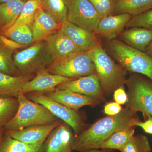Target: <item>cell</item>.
<instances>
[{
  "instance_id": "cell-1",
  "label": "cell",
  "mask_w": 152,
  "mask_h": 152,
  "mask_svg": "<svg viewBox=\"0 0 152 152\" xmlns=\"http://www.w3.org/2000/svg\"><path fill=\"white\" fill-rule=\"evenodd\" d=\"M136 113L128 108L118 115L101 119L77 135L74 136L73 151L81 152L100 149L102 144L114 133L131 126L130 123L136 116Z\"/></svg>"
},
{
  "instance_id": "cell-2",
  "label": "cell",
  "mask_w": 152,
  "mask_h": 152,
  "mask_svg": "<svg viewBox=\"0 0 152 152\" xmlns=\"http://www.w3.org/2000/svg\"><path fill=\"white\" fill-rule=\"evenodd\" d=\"M18 99L19 106L16 114L5 126V130H22L33 126L50 124L59 120L45 107L31 101L23 93Z\"/></svg>"
},
{
  "instance_id": "cell-3",
  "label": "cell",
  "mask_w": 152,
  "mask_h": 152,
  "mask_svg": "<svg viewBox=\"0 0 152 152\" xmlns=\"http://www.w3.org/2000/svg\"><path fill=\"white\" fill-rule=\"evenodd\" d=\"M103 91L111 94L126 84V72L108 55L101 44L90 50Z\"/></svg>"
},
{
  "instance_id": "cell-4",
  "label": "cell",
  "mask_w": 152,
  "mask_h": 152,
  "mask_svg": "<svg viewBox=\"0 0 152 152\" xmlns=\"http://www.w3.org/2000/svg\"><path fill=\"white\" fill-rule=\"evenodd\" d=\"M109 47L112 56L125 70L145 76L152 82V56L128 45L122 41L111 40Z\"/></svg>"
},
{
  "instance_id": "cell-5",
  "label": "cell",
  "mask_w": 152,
  "mask_h": 152,
  "mask_svg": "<svg viewBox=\"0 0 152 152\" xmlns=\"http://www.w3.org/2000/svg\"><path fill=\"white\" fill-rule=\"evenodd\" d=\"M45 70L50 73L72 79L96 73L90 50L77 53L53 62Z\"/></svg>"
},
{
  "instance_id": "cell-6",
  "label": "cell",
  "mask_w": 152,
  "mask_h": 152,
  "mask_svg": "<svg viewBox=\"0 0 152 152\" xmlns=\"http://www.w3.org/2000/svg\"><path fill=\"white\" fill-rule=\"evenodd\" d=\"M13 61L22 75L37 74L45 69L53 62L45 40L39 41L31 46L16 52L14 55Z\"/></svg>"
},
{
  "instance_id": "cell-7",
  "label": "cell",
  "mask_w": 152,
  "mask_h": 152,
  "mask_svg": "<svg viewBox=\"0 0 152 152\" xmlns=\"http://www.w3.org/2000/svg\"><path fill=\"white\" fill-rule=\"evenodd\" d=\"M127 108L136 113L141 112L144 116H152V82L138 75L127 79Z\"/></svg>"
},
{
  "instance_id": "cell-8",
  "label": "cell",
  "mask_w": 152,
  "mask_h": 152,
  "mask_svg": "<svg viewBox=\"0 0 152 152\" xmlns=\"http://www.w3.org/2000/svg\"><path fill=\"white\" fill-rule=\"evenodd\" d=\"M26 96L31 101L42 105L58 118L69 125L77 135L84 130L85 124L77 111L69 108L42 93L31 92Z\"/></svg>"
},
{
  "instance_id": "cell-9",
  "label": "cell",
  "mask_w": 152,
  "mask_h": 152,
  "mask_svg": "<svg viewBox=\"0 0 152 152\" xmlns=\"http://www.w3.org/2000/svg\"><path fill=\"white\" fill-rule=\"evenodd\" d=\"M67 7V20L94 33L101 19L89 0H68Z\"/></svg>"
},
{
  "instance_id": "cell-10",
  "label": "cell",
  "mask_w": 152,
  "mask_h": 152,
  "mask_svg": "<svg viewBox=\"0 0 152 152\" xmlns=\"http://www.w3.org/2000/svg\"><path fill=\"white\" fill-rule=\"evenodd\" d=\"M46 46L53 62L77 53L84 52L60 29L52 33L45 40Z\"/></svg>"
},
{
  "instance_id": "cell-11",
  "label": "cell",
  "mask_w": 152,
  "mask_h": 152,
  "mask_svg": "<svg viewBox=\"0 0 152 152\" xmlns=\"http://www.w3.org/2000/svg\"><path fill=\"white\" fill-rule=\"evenodd\" d=\"M56 88L79 93L98 100L102 98L103 91L97 73L63 83Z\"/></svg>"
},
{
  "instance_id": "cell-12",
  "label": "cell",
  "mask_w": 152,
  "mask_h": 152,
  "mask_svg": "<svg viewBox=\"0 0 152 152\" xmlns=\"http://www.w3.org/2000/svg\"><path fill=\"white\" fill-rule=\"evenodd\" d=\"M75 79L69 78L58 75H53L45 69L37 73L35 77L25 84L23 93L24 94L31 92L42 94L54 91L58 85Z\"/></svg>"
},
{
  "instance_id": "cell-13",
  "label": "cell",
  "mask_w": 152,
  "mask_h": 152,
  "mask_svg": "<svg viewBox=\"0 0 152 152\" xmlns=\"http://www.w3.org/2000/svg\"><path fill=\"white\" fill-rule=\"evenodd\" d=\"M70 128L64 122L55 128L44 143V152H72L74 136Z\"/></svg>"
},
{
  "instance_id": "cell-14",
  "label": "cell",
  "mask_w": 152,
  "mask_h": 152,
  "mask_svg": "<svg viewBox=\"0 0 152 152\" xmlns=\"http://www.w3.org/2000/svg\"><path fill=\"white\" fill-rule=\"evenodd\" d=\"M60 30L83 51L91 50L101 44L94 33L86 31L67 20L61 25Z\"/></svg>"
},
{
  "instance_id": "cell-15",
  "label": "cell",
  "mask_w": 152,
  "mask_h": 152,
  "mask_svg": "<svg viewBox=\"0 0 152 152\" xmlns=\"http://www.w3.org/2000/svg\"><path fill=\"white\" fill-rule=\"evenodd\" d=\"M62 123L61 119L50 124L29 127L22 130L6 131L13 138L28 144H44L55 128Z\"/></svg>"
},
{
  "instance_id": "cell-16",
  "label": "cell",
  "mask_w": 152,
  "mask_h": 152,
  "mask_svg": "<svg viewBox=\"0 0 152 152\" xmlns=\"http://www.w3.org/2000/svg\"><path fill=\"white\" fill-rule=\"evenodd\" d=\"M132 17L127 14L105 17L100 20L94 33L110 40L114 39L123 31Z\"/></svg>"
},
{
  "instance_id": "cell-17",
  "label": "cell",
  "mask_w": 152,
  "mask_h": 152,
  "mask_svg": "<svg viewBox=\"0 0 152 152\" xmlns=\"http://www.w3.org/2000/svg\"><path fill=\"white\" fill-rule=\"evenodd\" d=\"M43 94L69 108L75 111L78 110L84 106L97 104L99 102L96 99L79 93L58 88H56L53 92Z\"/></svg>"
},
{
  "instance_id": "cell-18",
  "label": "cell",
  "mask_w": 152,
  "mask_h": 152,
  "mask_svg": "<svg viewBox=\"0 0 152 152\" xmlns=\"http://www.w3.org/2000/svg\"><path fill=\"white\" fill-rule=\"evenodd\" d=\"M61 25L46 13L41 7L36 11L31 27L33 43L44 40L52 33L59 30Z\"/></svg>"
},
{
  "instance_id": "cell-19",
  "label": "cell",
  "mask_w": 152,
  "mask_h": 152,
  "mask_svg": "<svg viewBox=\"0 0 152 152\" xmlns=\"http://www.w3.org/2000/svg\"><path fill=\"white\" fill-rule=\"evenodd\" d=\"M119 37L120 39L128 45L145 52L152 42V28H130L122 32Z\"/></svg>"
},
{
  "instance_id": "cell-20",
  "label": "cell",
  "mask_w": 152,
  "mask_h": 152,
  "mask_svg": "<svg viewBox=\"0 0 152 152\" xmlns=\"http://www.w3.org/2000/svg\"><path fill=\"white\" fill-rule=\"evenodd\" d=\"M33 78V75L14 77L0 72V96L18 98L25 84Z\"/></svg>"
},
{
  "instance_id": "cell-21",
  "label": "cell",
  "mask_w": 152,
  "mask_h": 152,
  "mask_svg": "<svg viewBox=\"0 0 152 152\" xmlns=\"http://www.w3.org/2000/svg\"><path fill=\"white\" fill-rule=\"evenodd\" d=\"M26 2L22 0H11L0 4V35L13 25Z\"/></svg>"
},
{
  "instance_id": "cell-22",
  "label": "cell",
  "mask_w": 152,
  "mask_h": 152,
  "mask_svg": "<svg viewBox=\"0 0 152 152\" xmlns=\"http://www.w3.org/2000/svg\"><path fill=\"white\" fill-rule=\"evenodd\" d=\"M152 9V0H116L113 15L127 14L134 17Z\"/></svg>"
},
{
  "instance_id": "cell-23",
  "label": "cell",
  "mask_w": 152,
  "mask_h": 152,
  "mask_svg": "<svg viewBox=\"0 0 152 152\" xmlns=\"http://www.w3.org/2000/svg\"><path fill=\"white\" fill-rule=\"evenodd\" d=\"M44 144L31 145L12 138L5 130L0 141V152H44Z\"/></svg>"
},
{
  "instance_id": "cell-24",
  "label": "cell",
  "mask_w": 152,
  "mask_h": 152,
  "mask_svg": "<svg viewBox=\"0 0 152 152\" xmlns=\"http://www.w3.org/2000/svg\"><path fill=\"white\" fill-rule=\"evenodd\" d=\"M68 0H41V7L58 24L67 20Z\"/></svg>"
},
{
  "instance_id": "cell-25",
  "label": "cell",
  "mask_w": 152,
  "mask_h": 152,
  "mask_svg": "<svg viewBox=\"0 0 152 152\" xmlns=\"http://www.w3.org/2000/svg\"><path fill=\"white\" fill-rule=\"evenodd\" d=\"M41 7V0H29L26 2L20 15L13 25L3 33L2 35L23 25H28L31 28L36 11Z\"/></svg>"
},
{
  "instance_id": "cell-26",
  "label": "cell",
  "mask_w": 152,
  "mask_h": 152,
  "mask_svg": "<svg viewBox=\"0 0 152 152\" xmlns=\"http://www.w3.org/2000/svg\"><path fill=\"white\" fill-rule=\"evenodd\" d=\"M134 127H129L117 131L102 144L101 149L120 151L134 134Z\"/></svg>"
},
{
  "instance_id": "cell-27",
  "label": "cell",
  "mask_w": 152,
  "mask_h": 152,
  "mask_svg": "<svg viewBox=\"0 0 152 152\" xmlns=\"http://www.w3.org/2000/svg\"><path fill=\"white\" fill-rule=\"evenodd\" d=\"M18 106V98L0 96V129L4 128L14 118Z\"/></svg>"
},
{
  "instance_id": "cell-28",
  "label": "cell",
  "mask_w": 152,
  "mask_h": 152,
  "mask_svg": "<svg viewBox=\"0 0 152 152\" xmlns=\"http://www.w3.org/2000/svg\"><path fill=\"white\" fill-rule=\"evenodd\" d=\"M15 53L0 41V72L14 77L22 75L14 63L12 55Z\"/></svg>"
},
{
  "instance_id": "cell-29",
  "label": "cell",
  "mask_w": 152,
  "mask_h": 152,
  "mask_svg": "<svg viewBox=\"0 0 152 152\" xmlns=\"http://www.w3.org/2000/svg\"><path fill=\"white\" fill-rule=\"evenodd\" d=\"M151 145L146 136H134L120 150L121 152H151Z\"/></svg>"
},
{
  "instance_id": "cell-30",
  "label": "cell",
  "mask_w": 152,
  "mask_h": 152,
  "mask_svg": "<svg viewBox=\"0 0 152 152\" xmlns=\"http://www.w3.org/2000/svg\"><path fill=\"white\" fill-rule=\"evenodd\" d=\"M4 36L25 45L28 46L33 43L32 31L31 28L28 25L19 27Z\"/></svg>"
},
{
  "instance_id": "cell-31",
  "label": "cell",
  "mask_w": 152,
  "mask_h": 152,
  "mask_svg": "<svg viewBox=\"0 0 152 152\" xmlns=\"http://www.w3.org/2000/svg\"><path fill=\"white\" fill-rule=\"evenodd\" d=\"M101 19L113 14L116 0H89Z\"/></svg>"
},
{
  "instance_id": "cell-32",
  "label": "cell",
  "mask_w": 152,
  "mask_h": 152,
  "mask_svg": "<svg viewBox=\"0 0 152 152\" xmlns=\"http://www.w3.org/2000/svg\"><path fill=\"white\" fill-rule=\"evenodd\" d=\"M126 27L152 28V9L138 15L132 17Z\"/></svg>"
},
{
  "instance_id": "cell-33",
  "label": "cell",
  "mask_w": 152,
  "mask_h": 152,
  "mask_svg": "<svg viewBox=\"0 0 152 152\" xmlns=\"http://www.w3.org/2000/svg\"><path fill=\"white\" fill-rule=\"evenodd\" d=\"M148 119L145 122H142L138 118H135L131 121L130 125L131 126L140 127L145 132L152 134V116L147 115Z\"/></svg>"
},
{
  "instance_id": "cell-34",
  "label": "cell",
  "mask_w": 152,
  "mask_h": 152,
  "mask_svg": "<svg viewBox=\"0 0 152 152\" xmlns=\"http://www.w3.org/2000/svg\"><path fill=\"white\" fill-rule=\"evenodd\" d=\"M0 41L7 48L15 51L18 49L25 48L28 47V46L19 44L15 41L2 35H0Z\"/></svg>"
},
{
  "instance_id": "cell-35",
  "label": "cell",
  "mask_w": 152,
  "mask_h": 152,
  "mask_svg": "<svg viewBox=\"0 0 152 152\" xmlns=\"http://www.w3.org/2000/svg\"><path fill=\"white\" fill-rule=\"evenodd\" d=\"M122 110V107L120 104L114 102L106 104L104 107V112L108 116H114L119 113Z\"/></svg>"
},
{
  "instance_id": "cell-36",
  "label": "cell",
  "mask_w": 152,
  "mask_h": 152,
  "mask_svg": "<svg viewBox=\"0 0 152 152\" xmlns=\"http://www.w3.org/2000/svg\"><path fill=\"white\" fill-rule=\"evenodd\" d=\"M113 97L116 102L121 104H126L128 101L127 94L125 91L124 87H121L115 90Z\"/></svg>"
},
{
  "instance_id": "cell-37",
  "label": "cell",
  "mask_w": 152,
  "mask_h": 152,
  "mask_svg": "<svg viewBox=\"0 0 152 152\" xmlns=\"http://www.w3.org/2000/svg\"><path fill=\"white\" fill-rule=\"evenodd\" d=\"M80 152H112L109 149H93L83 151Z\"/></svg>"
},
{
  "instance_id": "cell-38",
  "label": "cell",
  "mask_w": 152,
  "mask_h": 152,
  "mask_svg": "<svg viewBox=\"0 0 152 152\" xmlns=\"http://www.w3.org/2000/svg\"><path fill=\"white\" fill-rule=\"evenodd\" d=\"M145 52L152 56V42L150 44V45L147 48Z\"/></svg>"
},
{
  "instance_id": "cell-39",
  "label": "cell",
  "mask_w": 152,
  "mask_h": 152,
  "mask_svg": "<svg viewBox=\"0 0 152 152\" xmlns=\"http://www.w3.org/2000/svg\"><path fill=\"white\" fill-rule=\"evenodd\" d=\"M5 129L4 128L0 129V141L1 140L3 136H4V133Z\"/></svg>"
},
{
  "instance_id": "cell-40",
  "label": "cell",
  "mask_w": 152,
  "mask_h": 152,
  "mask_svg": "<svg viewBox=\"0 0 152 152\" xmlns=\"http://www.w3.org/2000/svg\"><path fill=\"white\" fill-rule=\"evenodd\" d=\"M10 1L11 0H0V4H3V3L7 2Z\"/></svg>"
},
{
  "instance_id": "cell-41",
  "label": "cell",
  "mask_w": 152,
  "mask_h": 152,
  "mask_svg": "<svg viewBox=\"0 0 152 152\" xmlns=\"http://www.w3.org/2000/svg\"><path fill=\"white\" fill-rule=\"evenodd\" d=\"M22 1H24L26 2L27 1H29V0H22Z\"/></svg>"
}]
</instances>
